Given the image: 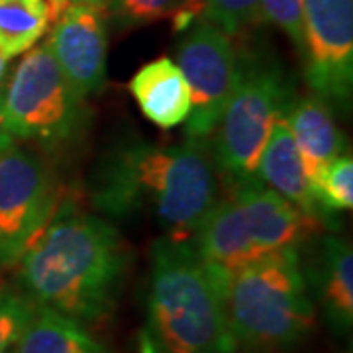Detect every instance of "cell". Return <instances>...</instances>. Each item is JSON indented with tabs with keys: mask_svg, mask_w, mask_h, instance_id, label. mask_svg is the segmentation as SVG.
<instances>
[{
	"mask_svg": "<svg viewBox=\"0 0 353 353\" xmlns=\"http://www.w3.org/2000/svg\"><path fill=\"white\" fill-rule=\"evenodd\" d=\"M106 12L104 6L71 0L51 32L50 50L81 99L99 92L106 79Z\"/></svg>",
	"mask_w": 353,
	"mask_h": 353,
	"instance_id": "cell-11",
	"label": "cell"
},
{
	"mask_svg": "<svg viewBox=\"0 0 353 353\" xmlns=\"http://www.w3.org/2000/svg\"><path fill=\"white\" fill-rule=\"evenodd\" d=\"M310 187L322 212L352 210L353 206V159L350 153L336 157L332 163L320 169Z\"/></svg>",
	"mask_w": 353,
	"mask_h": 353,
	"instance_id": "cell-19",
	"label": "cell"
},
{
	"mask_svg": "<svg viewBox=\"0 0 353 353\" xmlns=\"http://www.w3.org/2000/svg\"><path fill=\"white\" fill-rule=\"evenodd\" d=\"M304 0H261V18L285 32L294 48L303 53Z\"/></svg>",
	"mask_w": 353,
	"mask_h": 353,
	"instance_id": "cell-22",
	"label": "cell"
},
{
	"mask_svg": "<svg viewBox=\"0 0 353 353\" xmlns=\"http://www.w3.org/2000/svg\"><path fill=\"white\" fill-rule=\"evenodd\" d=\"M255 176H259L261 185L275 190L308 220L314 224L318 222L322 210L312 194L310 179L285 116H279L271 126L257 161Z\"/></svg>",
	"mask_w": 353,
	"mask_h": 353,
	"instance_id": "cell-12",
	"label": "cell"
},
{
	"mask_svg": "<svg viewBox=\"0 0 353 353\" xmlns=\"http://www.w3.org/2000/svg\"><path fill=\"white\" fill-rule=\"evenodd\" d=\"M18 353H110L81 322L38 306L18 340Z\"/></svg>",
	"mask_w": 353,
	"mask_h": 353,
	"instance_id": "cell-16",
	"label": "cell"
},
{
	"mask_svg": "<svg viewBox=\"0 0 353 353\" xmlns=\"http://www.w3.org/2000/svg\"><path fill=\"white\" fill-rule=\"evenodd\" d=\"M6 61H8V59L0 55V83H2V77L6 73Z\"/></svg>",
	"mask_w": 353,
	"mask_h": 353,
	"instance_id": "cell-25",
	"label": "cell"
},
{
	"mask_svg": "<svg viewBox=\"0 0 353 353\" xmlns=\"http://www.w3.org/2000/svg\"><path fill=\"white\" fill-rule=\"evenodd\" d=\"M14 145V136L6 122V114H4V106H2V94H0V153L6 152L8 148Z\"/></svg>",
	"mask_w": 353,
	"mask_h": 353,
	"instance_id": "cell-23",
	"label": "cell"
},
{
	"mask_svg": "<svg viewBox=\"0 0 353 353\" xmlns=\"http://www.w3.org/2000/svg\"><path fill=\"white\" fill-rule=\"evenodd\" d=\"M226 310L238 343L287 347L314 324V306L296 248L265 255L228 277Z\"/></svg>",
	"mask_w": 353,
	"mask_h": 353,
	"instance_id": "cell-5",
	"label": "cell"
},
{
	"mask_svg": "<svg viewBox=\"0 0 353 353\" xmlns=\"http://www.w3.org/2000/svg\"><path fill=\"white\" fill-rule=\"evenodd\" d=\"M55 210V183L38 155L14 145L0 153V267L22 259Z\"/></svg>",
	"mask_w": 353,
	"mask_h": 353,
	"instance_id": "cell-9",
	"label": "cell"
},
{
	"mask_svg": "<svg viewBox=\"0 0 353 353\" xmlns=\"http://www.w3.org/2000/svg\"><path fill=\"white\" fill-rule=\"evenodd\" d=\"M90 201L104 216L155 218L171 240H190L218 201V169L204 139L126 143L110 152L90 183Z\"/></svg>",
	"mask_w": 353,
	"mask_h": 353,
	"instance_id": "cell-1",
	"label": "cell"
},
{
	"mask_svg": "<svg viewBox=\"0 0 353 353\" xmlns=\"http://www.w3.org/2000/svg\"><path fill=\"white\" fill-rule=\"evenodd\" d=\"M176 67L190 88L187 139L208 141L240 81V53L232 36L199 18L176 46Z\"/></svg>",
	"mask_w": 353,
	"mask_h": 353,
	"instance_id": "cell-8",
	"label": "cell"
},
{
	"mask_svg": "<svg viewBox=\"0 0 353 353\" xmlns=\"http://www.w3.org/2000/svg\"><path fill=\"white\" fill-rule=\"evenodd\" d=\"M308 179L345 153V139L324 99L310 94L292 101L285 112Z\"/></svg>",
	"mask_w": 353,
	"mask_h": 353,
	"instance_id": "cell-14",
	"label": "cell"
},
{
	"mask_svg": "<svg viewBox=\"0 0 353 353\" xmlns=\"http://www.w3.org/2000/svg\"><path fill=\"white\" fill-rule=\"evenodd\" d=\"M79 2H87V4H94V6H104V0H79Z\"/></svg>",
	"mask_w": 353,
	"mask_h": 353,
	"instance_id": "cell-27",
	"label": "cell"
},
{
	"mask_svg": "<svg viewBox=\"0 0 353 353\" xmlns=\"http://www.w3.org/2000/svg\"><path fill=\"white\" fill-rule=\"evenodd\" d=\"M226 283L190 240L155 241L143 353H236Z\"/></svg>",
	"mask_w": 353,
	"mask_h": 353,
	"instance_id": "cell-3",
	"label": "cell"
},
{
	"mask_svg": "<svg viewBox=\"0 0 353 353\" xmlns=\"http://www.w3.org/2000/svg\"><path fill=\"white\" fill-rule=\"evenodd\" d=\"M316 224L257 179L234 187L202 218L192 245L224 277L265 255L296 248Z\"/></svg>",
	"mask_w": 353,
	"mask_h": 353,
	"instance_id": "cell-4",
	"label": "cell"
},
{
	"mask_svg": "<svg viewBox=\"0 0 353 353\" xmlns=\"http://www.w3.org/2000/svg\"><path fill=\"white\" fill-rule=\"evenodd\" d=\"M318 294L328 324L340 336L353 324V253L340 238H328L318 255Z\"/></svg>",
	"mask_w": 353,
	"mask_h": 353,
	"instance_id": "cell-15",
	"label": "cell"
},
{
	"mask_svg": "<svg viewBox=\"0 0 353 353\" xmlns=\"http://www.w3.org/2000/svg\"><path fill=\"white\" fill-rule=\"evenodd\" d=\"M38 304L26 292L0 289V353H6L28 328Z\"/></svg>",
	"mask_w": 353,
	"mask_h": 353,
	"instance_id": "cell-20",
	"label": "cell"
},
{
	"mask_svg": "<svg viewBox=\"0 0 353 353\" xmlns=\"http://www.w3.org/2000/svg\"><path fill=\"white\" fill-rule=\"evenodd\" d=\"M201 18L218 26L228 36H238L261 20V0H204Z\"/></svg>",
	"mask_w": 353,
	"mask_h": 353,
	"instance_id": "cell-21",
	"label": "cell"
},
{
	"mask_svg": "<svg viewBox=\"0 0 353 353\" xmlns=\"http://www.w3.org/2000/svg\"><path fill=\"white\" fill-rule=\"evenodd\" d=\"M48 2V10H50V22H55L65 8L71 4V0H46Z\"/></svg>",
	"mask_w": 353,
	"mask_h": 353,
	"instance_id": "cell-24",
	"label": "cell"
},
{
	"mask_svg": "<svg viewBox=\"0 0 353 353\" xmlns=\"http://www.w3.org/2000/svg\"><path fill=\"white\" fill-rule=\"evenodd\" d=\"M192 4H194V8L202 14V8H204V0H190Z\"/></svg>",
	"mask_w": 353,
	"mask_h": 353,
	"instance_id": "cell-26",
	"label": "cell"
},
{
	"mask_svg": "<svg viewBox=\"0 0 353 353\" xmlns=\"http://www.w3.org/2000/svg\"><path fill=\"white\" fill-rule=\"evenodd\" d=\"M85 99L59 69L50 43L24 53L14 71L2 106L14 138L61 143L79 134L87 120Z\"/></svg>",
	"mask_w": 353,
	"mask_h": 353,
	"instance_id": "cell-7",
	"label": "cell"
},
{
	"mask_svg": "<svg viewBox=\"0 0 353 353\" xmlns=\"http://www.w3.org/2000/svg\"><path fill=\"white\" fill-rule=\"evenodd\" d=\"M303 55L316 97L347 106L353 90V0H304Z\"/></svg>",
	"mask_w": 353,
	"mask_h": 353,
	"instance_id": "cell-10",
	"label": "cell"
},
{
	"mask_svg": "<svg viewBox=\"0 0 353 353\" xmlns=\"http://www.w3.org/2000/svg\"><path fill=\"white\" fill-rule=\"evenodd\" d=\"M104 12L122 28L173 18L176 30H187L201 18L190 0H104Z\"/></svg>",
	"mask_w": 353,
	"mask_h": 353,
	"instance_id": "cell-18",
	"label": "cell"
},
{
	"mask_svg": "<svg viewBox=\"0 0 353 353\" xmlns=\"http://www.w3.org/2000/svg\"><path fill=\"white\" fill-rule=\"evenodd\" d=\"M240 81L208 138L218 173L238 187L255 181L259 155L273 122L292 102L283 71L265 57L240 55Z\"/></svg>",
	"mask_w": 353,
	"mask_h": 353,
	"instance_id": "cell-6",
	"label": "cell"
},
{
	"mask_svg": "<svg viewBox=\"0 0 353 353\" xmlns=\"http://www.w3.org/2000/svg\"><path fill=\"white\" fill-rule=\"evenodd\" d=\"M18 263L26 294L34 303L87 324L106 318L118 303L128 248L104 216L65 204Z\"/></svg>",
	"mask_w": 353,
	"mask_h": 353,
	"instance_id": "cell-2",
	"label": "cell"
},
{
	"mask_svg": "<svg viewBox=\"0 0 353 353\" xmlns=\"http://www.w3.org/2000/svg\"><path fill=\"white\" fill-rule=\"evenodd\" d=\"M130 92L141 114L155 126L175 128L190 114V88L181 69L169 57L143 65L130 81Z\"/></svg>",
	"mask_w": 353,
	"mask_h": 353,
	"instance_id": "cell-13",
	"label": "cell"
},
{
	"mask_svg": "<svg viewBox=\"0 0 353 353\" xmlns=\"http://www.w3.org/2000/svg\"><path fill=\"white\" fill-rule=\"evenodd\" d=\"M50 24L46 0H0V55L10 59L32 50Z\"/></svg>",
	"mask_w": 353,
	"mask_h": 353,
	"instance_id": "cell-17",
	"label": "cell"
}]
</instances>
